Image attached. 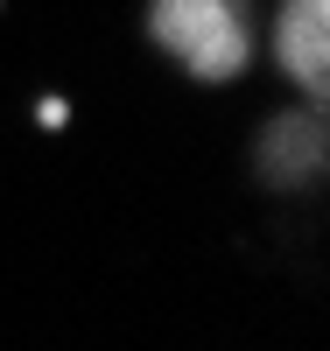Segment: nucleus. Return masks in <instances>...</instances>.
<instances>
[{"mask_svg": "<svg viewBox=\"0 0 330 351\" xmlns=\"http://www.w3.org/2000/svg\"><path fill=\"white\" fill-rule=\"evenodd\" d=\"M155 43L204 84H225L246 71V8L239 0H155Z\"/></svg>", "mask_w": 330, "mask_h": 351, "instance_id": "1", "label": "nucleus"}, {"mask_svg": "<svg viewBox=\"0 0 330 351\" xmlns=\"http://www.w3.org/2000/svg\"><path fill=\"white\" fill-rule=\"evenodd\" d=\"M274 49H281V71L309 99H330V0H288Z\"/></svg>", "mask_w": 330, "mask_h": 351, "instance_id": "2", "label": "nucleus"}, {"mask_svg": "<svg viewBox=\"0 0 330 351\" xmlns=\"http://www.w3.org/2000/svg\"><path fill=\"white\" fill-rule=\"evenodd\" d=\"M267 155H274V169L288 176H309V169H323V155H330V127L323 120H295V127H281L274 134V148H267Z\"/></svg>", "mask_w": 330, "mask_h": 351, "instance_id": "3", "label": "nucleus"}]
</instances>
